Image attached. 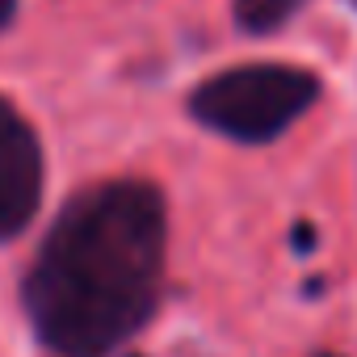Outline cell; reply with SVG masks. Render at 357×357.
<instances>
[{
  "instance_id": "obj_3",
  "label": "cell",
  "mask_w": 357,
  "mask_h": 357,
  "mask_svg": "<svg viewBox=\"0 0 357 357\" xmlns=\"http://www.w3.org/2000/svg\"><path fill=\"white\" fill-rule=\"evenodd\" d=\"M43 143L22 109L0 97V244L17 240L43 206Z\"/></svg>"
},
{
  "instance_id": "obj_6",
  "label": "cell",
  "mask_w": 357,
  "mask_h": 357,
  "mask_svg": "<svg viewBox=\"0 0 357 357\" xmlns=\"http://www.w3.org/2000/svg\"><path fill=\"white\" fill-rule=\"evenodd\" d=\"M315 357H336V353H315Z\"/></svg>"
},
{
  "instance_id": "obj_7",
  "label": "cell",
  "mask_w": 357,
  "mask_h": 357,
  "mask_svg": "<svg viewBox=\"0 0 357 357\" xmlns=\"http://www.w3.org/2000/svg\"><path fill=\"white\" fill-rule=\"evenodd\" d=\"M353 5H357V0H353Z\"/></svg>"
},
{
  "instance_id": "obj_1",
  "label": "cell",
  "mask_w": 357,
  "mask_h": 357,
  "mask_svg": "<svg viewBox=\"0 0 357 357\" xmlns=\"http://www.w3.org/2000/svg\"><path fill=\"white\" fill-rule=\"evenodd\" d=\"M168 211L139 176L97 181L63 202L43 236L22 307L55 357H109L155 311L164 294Z\"/></svg>"
},
{
  "instance_id": "obj_4",
  "label": "cell",
  "mask_w": 357,
  "mask_h": 357,
  "mask_svg": "<svg viewBox=\"0 0 357 357\" xmlns=\"http://www.w3.org/2000/svg\"><path fill=\"white\" fill-rule=\"evenodd\" d=\"M307 0H236V22L248 34H273L282 30Z\"/></svg>"
},
{
  "instance_id": "obj_2",
  "label": "cell",
  "mask_w": 357,
  "mask_h": 357,
  "mask_svg": "<svg viewBox=\"0 0 357 357\" xmlns=\"http://www.w3.org/2000/svg\"><path fill=\"white\" fill-rule=\"evenodd\" d=\"M324 84L315 72L294 63H240L206 76L185 109L198 126L236 143H273L286 135L315 101Z\"/></svg>"
},
{
  "instance_id": "obj_5",
  "label": "cell",
  "mask_w": 357,
  "mask_h": 357,
  "mask_svg": "<svg viewBox=\"0 0 357 357\" xmlns=\"http://www.w3.org/2000/svg\"><path fill=\"white\" fill-rule=\"evenodd\" d=\"M17 17V0H0V30H9Z\"/></svg>"
}]
</instances>
